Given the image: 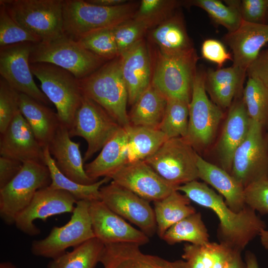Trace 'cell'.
<instances>
[{"label":"cell","mask_w":268,"mask_h":268,"mask_svg":"<svg viewBox=\"0 0 268 268\" xmlns=\"http://www.w3.org/2000/svg\"><path fill=\"white\" fill-rule=\"evenodd\" d=\"M205 71L197 69L189 104L188 131L185 138L195 148L205 147L212 141L223 116L221 108L207 96Z\"/></svg>","instance_id":"7c38bea8"},{"label":"cell","mask_w":268,"mask_h":268,"mask_svg":"<svg viewBox=\"0 0 268 268\" xmlns=\"http://www.w3.org/2000/svg\"><path fill=\"white\" fill-rule=\"evenodd\" d=\"M79 146V143L71 139L67 127L61 123L48 147L62 173L77 183L91 185L97 181L86 173Z\"/></svg>","instance_id":"603a6c76"},{"label":"cell","mask_w":268,"mask_h":268,"mask_svg":"<svg viewBox=\"0 0 268 268\" xmlns=\"http://www.w3.org/2000/svg\"><path fill=\"white\" fill-rule=\"evenodd\" d=\"M78 83L82 95L101 106L122 127L131 125L127 112L128 94L119 56L79 79Z\"/></svg>","instance_id":"3957f363"},{"label":"cell","mask_w":268,"mask_h":268,"mask_svg":"<svg viewBox=\"0 0 268 268\" xmlns=\"http://www.w3.org/2000/svg\"><path fill=\"white\" fill-rule=\"evenodd\" d=\"M100 197L111 210L137 226L148 237L156 232L154 211L149 201L113 181L101 187Z\"/></svg>","instance_id":"9a60e30c"},{"label":"cell","mask_w":268,"mask_h":268,"mask_svg":"<svg viewBox=\"0 0 268 268\" xmlns=\"http://www.w3.org/2000/svg\"><path fill=\"white\" fill-rule=\"evenodd\" d=\"M199 177L213 187L225 198L226 204L234 212L241 211L247 205L245 188L229 172L197 156Z\"/></svg>","instance_id":"d4e9b609"},{"label":"cell","mask_w":268,"mask_h":268,"mask_svg":"<svg viewBox=\"0 0 268 268\" xmlns=\"http://www.w3.org/2000/svg\"><path fill=\"white\" fill-rule=\"evenodd\" d=\"M241 252H236L228 264V268H247L241 256Z\"/></svg>","instance_id":"816d5d0a"},{"label":"cell","mask_w":268,"mask_h":268,"mask_svg":"<svg viewBox=\"0 0 268 268\" xmlns=\"http://www.w3.org/2000/svg\"><path fill=\"white\" fill-rule=\"evenodd\" d=\"M108 178L148 201L161 200L179 187L162 178L144 160L127 162Z\"/></svg>","instance_id":"2e32d148"},{"label":"cell","mask_w":268,"mask_h":268,"mask_svg":"<svg viewBox=\"0 0 268 268\" xmlns=\"http://www.w3.org/2000/svg\"><path fill=\"white\" fill-rule=\"evenodd\" d=\"M232 53V66L246 71L262 47L268 43V24H256L242 21L235 31L223 37Z\"/></svg>","instance_id":"7402d4cb"},{"label":"cell","mask_w":268,"mask_h":268,"mask_svg":"<svg viewBox=\"0 0 268 268\" xmlns=\"http://www.w3.org/2000/svg\"><path fill=\"white\" fill-rule=\"evenodd\" d=\"M199 57L195 49L165 54L159 52L151 83L166 99L190 103Z\"/></svg>","instance_id":"ba28073f"},{"label":"cell","mask_w":268,"mask_h":268,"mask_svg":"<svg viewBox=\"0 0 268 268\" xmlns=\"http://www.w3.org/2000/svg\"><path fill=\"white\" fill-rule=\"evenodd\" d=\"M139 5V2L128 1L104 7L87 0H63L64 33L77 40L92 32L113 28L132 18Z\"/></svg>","instance_id":"7a4b0ae2"},{"label":"cell","mask_w":268,"mask_h":268,"mask_svg":"<svg viewBox=\"0 0 268 268\" xmlns=\"http://www.w3.org/2000/svg\"><path fill=\"white\" fill-rule=\"evenodd\" d=\"M246 71L232 66L205 71V86L213 102L220 108L231 106L244 81Z\"/></svg>","instance_id":"83f0119b"},{"label":"cell","mask_w":268,"mask_h":268,"mask_svg":"<svg viewBox=\"0 0 268 268\" xmlns=\"http://www.w3.org/2000/svg\"><path fill=\"white\" fill-rule=\"evenodd\" d=\"M89 2L92 4L104 6L112 7L121 5L127 2L126 0H87Z\"/></svg>","instance_id":"f907efd6"},{"label":"cell","mask_w":268,"mask_h":268,"mask_svg":"<svg viewBox=\"0 0 268 268\" xmlns=\"http://www.w3.org/2000/svg\"><path fill=\"white\" fill-rule=\"evenodd\" d=\"M19 95L1 77L0 78V133H3L19 111Z\"/></svg>","instance_id":"f6af8a7d"},{"label":"cell","mask_w":268,"mask_h":268,"mask_svg":"<svg viewBox=\"0 0 268 268\" xmlns=\"http://www.w3.org/2000/svg\"><path fill=\"white\" fill-rule=\"evenodd\" d=\"M197 153L184 137L168 139L144 161L162 178L177 186L197 180Z\"/></svg>","instance_id":"30bf717a"},{"label":"cell","mask_w":268,"mask_h":268,"mask_svg":"<svg viewBox=\"0 0 268 268\" xmlns=\"http://www.w3.org/2000/svg\"><path fill=\"white\" fill-rule=\"evenodd\" d=\"M189 103L177 99H167V104L159 130L168 139L186 138L188 131Z\"/></svg>","instance_id":"f35d334b"},{"label":"cell","mask_w":268,"mask_h":268,"mask_svg":"<svg viewBox=\"0 0 268 268\" xmlns=\"http://www.w3.org/2000/svg\"><path fill=\"white\" fill-rule=\"evenodd\" d=\"M151 38L159 52L165 54L186 53L195 50L181 13L176 11L151 31Z\"/></svg>","instance_id":"f1b7e54d"},{"label":"cell","mask_w":268,"mask_h":268,"mask_svg":"<svg viewBox=\"0 0 268 268\" xmlns=\"http://www.w3.org/2000/svg\"><path fill=\"white\" fill-rule=\"evenodd\" d=\"M244 193L247 205L262 214H268V177L248 185ZM259 236L262 246L268 250V230H262Z\"/></svg>","instance_id":"7bdbcfd3"},{"label":"cell","mask_w":268,"mask_h":268,"mask_svg":"<svg viewBox=\"0 0 268 268\" xmlns=\"http://www.w3.org/2000/svg\"><path fill=\"white\" fill-rule=\"evenodd\" d=\"M89 211L95 237L104 245L132 243L141 246L149 242V237L127 222L102 201H90Z\"/></svg>","instance_id":"ac0fdd59"},{"label":"cell","mask_w":268,"mask_h":268,"mask_svg":"<svg viewBox=\"0 0 268 268\" xmlns=\"http://www.w3.org/2000/svg\"><path fill=\"white\" fill-rule=\"evenodd\" d=\"M51 179L46 164L23 163L19 172L0 189V216L7 225L14 224L19 214L30 204L36 192L50 186Z\"/></svg>","instance_id":"52a82bcc"},{"label":"cell","mask_w":268,"mask_h":268,"mask_svg":"<svg viewBox=\"0 0 268 268\" xmlns=\"http://www.w3.org/2000/svg\"><path fill=\"white\" fill-rule=\"evenodd\" d=\"M246 74L249 77L259 80L268 88V48L261 51L248 67Z\"/></svg>","instance_id":"c3c4849f"},{"label":"cell","mask_w":268,"mask_h":268,"mask_svg":"<svg viewBox=\"0 0 268 268\" xmlns=\"http://www.w3.org/2000/svg\"><path fill=\"white\" fill-rule=\"evenodd\" d=\"M267 24H268V13L267 17Z\"/></svg>","instance_id":"9f6ffc18"},{"label":"cell","mask_w":268,"mask_h":268,"mask_svg":"<svg viewBox=\"0 0 268 268\" xmlns=\"http://www.w3.org/2000/svg\"><path fill=\"white\" fill-rule=\"evenodd\" d=\"M265 139L268 149V131L266 134L265 135Z\"/></svg>","instance_id":"11a10c76"},{"label":"cell","mask_w":268,"mask_h":268,"mask_svg":"<svg viewBox=\"0 0 268 268\" xmlns=\"http://www.w3.org/2000/svg\"><path fill=\"white\" fill-rule=\"evenodd\" d=\"M11 18L41 41L63 34V0H0Z\"/></svg>","instance_id":"8992f818"},{"label":"cell","mask_w":268,"mask_h":268,"mask_svg":"<svg viewBox=\"0 0 268 268\" xmlns=\"http://www.w3.org/2000/svg\"><path fill=\"white\" fill-rule=\"evenodd\" d=\"M0 268H16V267L10 262H2L0 264Z\"/></svg>","instance_id":"db71d44e"},{"label":"cell","mask_w":268,"mask_h":268,"mask_svg":"<svg viewBox=\"0 0 268 268\" xmlns=\"http://www.w3.org/2000/svg\"><path fill=\"white\" fill-rule=\"evenodd\" d=\"M181 3L175 0H142L133 18L148 29L155 28L173 15Z\"/></svg>","instance_id":"ab89813d"},{"label":"cell","mask_w":268,"mask_h":268,"mask_svg":"<svg viewBox=\"0 0 268 268\" xmlns=\"http://www.w3.org/2000/svg\"><path fill=\"white\" fill-rule=\"evenodd\" d=\"M245 263L247 268H259L257 259L255 254L247 251L245 255Z\"/></svg>","instance_id":"f5cc1de1"},{"label":"cell","mask_w":268,"mask_h":268,"mask_svg":"<svg viewBox=\"0 0 268 268\" xmlns=\"http://www.w3.org/2000/svg\"><path fill=\"white\" fill-rule=\"evenodd\" d=\"M89 201H78L70 220L64 225L54 226L45 238L32 242L33 255L51 259H55L73 248L95 237L89 215Z\"/></svg>","instance_id":"9c48e42d"},{"label":"cell","mask_w":268,"mask_h":268,"mask_svg":"<svg viewBox=\"0 0 268 268\" xmlns=\"http://www.w3.org/2000/svg\"><path fill=\"white\" fill-rule=\"evenodd\" d=\"M23 163L7 157H0V189L8 184L21 170Z\"/></svg>","instance_id":"681fc988"},{"label":"cell","mask_w":268,"mask_h":268,"mask_svg":"<svg viewBox=\"0 0 268 268\" xmlns=\"http://www.w3.org/2000/svg\"><path fill=\"white\" fill-rule=\"evenodd\" d=\"M182 258L190 268H225L236 252L221 243L186 244Z\"/></svg>","instance_id":"4dcf8cb0"},{"label":"cell","mask_w":268,"mask_h":268,"mask_svg":"<svg viewBox=\"0 0 268 268\" xmlns=\"http://www.w3.org/2000/svg\"><path fill=\"white\" fill-rule=\"evenodd\" d=\"M125 129L128 134L127 162L144 160L168 139L159 129L131 125Z\"/></svg>","instance_id":"836d02e7"},{"label":"cell","mask_w":268,"mask_h":268,"mask_svg":"<svg viewBox=\"0 0 268 268\" xmlns=\"http://www.w3.org/2000/svg\"><path fill=\"white\" fill-rule=\"evenodd\" d=\"M224 1L226 4L218 0H191L185 3L202 9L215 23L224 27L228 32H232L243 21L238 8L239 0Z\"/></svg>","instance_id":"8d00e7d4"},{"label":"cell","mask_w":268,"mask_h":268,"mask_svg":"<svg viewBox=\"0 0 268 268\" xmlns=\"http://www.w3.org/2000/svg\"><path fill=\"white\" fill-rule=\"evenodd\" d=\"M44 153L45 164L50 173V187L69 193L77 201L100 200V189L104 184L111 180L109 178L104 177L91 185L77 183L67 178L60 171L50 153L48 146L44 149Z\"/></svg>","instance_id":"d6a6232c"},{"label":"cell","mask_w":268,"mask_h":268,"mask_svg":"<svg viewBox=\"0 0 268 268\" xmlns=\"http://www.w3.org/2000/svg\"><path fill=\"white\" fill-rule=\"evenodd\" d=\"M34 43H20L0 47V74L13 89L45 105L50 100L33 78L30 56Z\"/></svg>","instance_id":"5bb4252c"},{"label":"cell","mask_w":268,"mask_h":268,"mask_svg":"<svg viewBox=\"0 0 268 268\" xmlns=\"http://www.w3.org/2000/svg\"><path fill=\"white\" fill-rule=\"evenodd\" d=\"M30 63L54 65L72 73L78 80L90 74L106 62L65 33L33 44Z\"/></svg>","instance_id":"277c9868"},{"label":"cell","mask_w":268,"mask_h":268,"mask_svg":"<svg viewBox=\"0 0 268 268\" xmlns=\"http://www.w3.org/2000/svg\"><path fill=\"white\" fill-rule=\"evenodd\" d=\"M19 111L41 146L43 149L49 146L61 123L57 113L22 93L19 95Z\"/></svg>","instance_id":"484cf974"},{"label":"cell","mask_w":268,"mask_h":268,"mask_svg":"<svg viewBox=\"0 0 268 268\" xmlns=\"http://www.w3.org/2000/svg\"><path fill=\"white\" fill-rule=\"evenodd\" d=\"M238 8L243 21L267 24L268 0H239Z\"/></svg>","instance_id":"bcb514c9"},{"label":"cell","mask_w":268,"mask_h":268,"mask_svg":"<svg viewBox=\"0 0 268 268\" xmlns=\"http://www.w3.org/2000/svg\"><path fill=\"white\" fill-rule=\"evenodd\" d=\"M230 174L244 188L268 177V149L259 123L250 119L248 134L234 154Z\"/></svg>","instance_id":"4fadbf2b"},{"label":"cell","mask_w":268,"mask_h":268,"mask_svg":"<svg viewBox=\"0 0 268 268\" xmlns=\"http://www.w3.org/2000/svg\"><path fill=\"white\" fill-rule=\"evenodd\" d=\"M41 41L38 37L14 20L4 6L0 4V47L24 42L35 44Z\"/></svg>","instance_id":"b9f144b4"},{"label":"cell","mask_w":268,"mask_h":268,"mask_svg":"<svg viewBox=\"0 0 268 268\" xmlns=\"http://www.w3.org/2000/svg\"><path fill=\"white\" fill-rule=\"evenodd\" d=\"M76 201L69 193L49 186L36 192L30 204L17 217L14 224L26 235H37L40 230L34 224L35 220L46 222L52 216L72 213Z\"/></svg>","instance_id":"e0dca14e"},{"label":"cell","mask_w":268,"mask_h":268,"mask_svg":"<svg viewBox=\"0 0 268 268\" xmlns=\"http://www.w3.org/2000/svg\"><path fill=\"white\" fill-rule=\"evenodd\" d=\"M122 127L97 103L83 95L71 126L70 137L78 136L87 143L83 162L90 159Z\"/></svg>","instance_id":"8fae6325"},{"label":"cell","mask_w":268,"mask_h":268,"mask_svg":"<svg viewBox=\"0 0 268 268\" xmlns=\"http://www.w3.org/2000/svg\"><path fill=\"white\" fill-rule=\"evenodd\" d=\"M242 97L250 119L264 129L268 126V88L259 80L248 77Z\"/></svg>","instance_id":"74e56055"},{"label":"cell","mask_w":268,"mask_h":268,"mask_svg":"<svg viewBox=\"0 0 268 268\" xmlns=\"http://www.w3.org/2000/svg\"><path fill=\"white\" fill-rule=\"evenodd\" d=\"M250 124L243 97L236 99L230 106L217 146L221 167L229 173L235 151L245 138Z\"/></svg>","instance_id":"cb8c5ba5"},{"label":"cell","mask_w":268,"mask_h":268,"mask_svg":"<svg viewBox=\"0 0 268 268\" xmlns=\"http://www.w3.org/2000/svg\"><path fill=\"white\" fill-rule=\"evenodd\" d=\"M208 238L201 214L196 212L171 226L162 239L170 245L184 241L199 245L209 242Z\"/></svg>","instance_id":"d590c367"},{"label":"cell","mask_w":268,"mask_h":268,"mask_svg":"<svg viewBox=\"0 0 268 268\" xmlns=\"http://www.w3.org/2000/svg\"><path fill=\"white\" fill-rule=\"evenodd\" d=\"M202 57L205 60L216 64L221 68L228 60H232V56L226 50L219 41L208 39L203 41L201 48Z\"/></svg>","instance_id":"7dc6e473"},{"label":"cell","mask_w":268,"mask_h":268,"mask_svg":"<svg viewBox=\"0 0 268 268\" xmlns=\"http://www.w3.org/2000/svg\"><path fill=\"white\" fill-rule=\"evenodd\" d=\"M148 29L134 18L126 20L113 28L119 56L142 39Z\"/></svg>","instance_id":"ee69618b"},{"label":"cell","mask_w":268,"mask_h":268,"mask_svg":"<svg viewBox=\"0 0 268 268\" xmlns=\"http://www.w3.org/2000/svg\"><path fill=\"white\" fill-rule=\"evenodd\" d=\"M30 66L33 75L41 83V90L55 106L60 122L69 129L83 97L78 80L53 64L37 63Z\"/></svg>","instance_id":"5b68a950"},{"label":"cell","mask_w":268,"mask_h":268,"mask_svg":"<svg viewBox=\"0 0 268 268\" xmlns=\"http://www.w3.org/2000/svg\"><path fill=\"white\" fill-rule=\"evenodd\" d=\"M104 244L96 237L93 238L51 259L48 268H95L99 263Z\"/></svg>","instance_id":"e575fe53"},{"label":"cell","mask_w":268,"mask_h":268,"mask_svg":"<svg viewBox=\"0 0 268 268\" xmlns=\"http://www.w3.org/2000/svg\"><path fill=\"white\" fill-rule=\"evenodd\" d=\"M132 243L104 245L99 263L103 268H190L185 261L171 262L145 254Z\"/></svg>","instance_id":"44dd1931"},{"label":"cell","mask_w":268,"mask_h":268,"mask_svg":"<svg viewBox=\"0 0 268 268\" xmlns=\"http://www.w3.org/2000/svg\"><path fill=\"white\" fill-rule=\"evenodd\" d=\"M177 191L183 192L191 201L212 210L219 220L217 235L220 243L233 250L242 252L261 232L266 229V222L256 211L247 205L238 212L226 204L205 183L193 181L179 186Z\"/></svg>","instance_id":"6da1fadb"},{"label":"cell","mask_w":268,"mask_h":268,"mask_svg":"<svg viewBox=\"0 0 268 268\" xmlns=\"http://www.w3.org/2000/svg\"><path fill=\"white\" fill-rule=\"evenodd\" d=\"M113 28L97 30L75 41L107 62L119 56Z\"/></svg>","instance_id":"60d3db41"},{"label":"cell","mask_w":268,"mask_h":268,"mask_svg":"<svg viewBox=\"0 0 268 268\" xmlns=\"http://www.w3.org/2000/svg\"><path fill=\"white\" fill-rule=\"evenodd\" d=\"M128 145V133L122 127L104 145L99 155L84 165L88 177L98 181L100 177H109L127 163Z\"/></svg>","instance_id":"4316f807"},{"label":"cell","mask_w":268,"mask_h":268,"mask_svg":"<svg viewBox=\"0 0 268 268\" xmlns=\"http://www.w3.org/2000/svg\"><path fill=\"white\" fill-rule=\"evenodd\" d=\"M166 104V98L151 83L133 105L129 114L131 125L158 129Z\"/></svg>","instance_id":"f546056e"},{"label":"cell","mask_w":268,"mask_h":268,"mask_svg":"<svg viewBox=\"0 0 268 268\" xmlns=\"http://www.w3.org/2000/svg\"><path fill=\"white\" fill-rule=\"evenodd\" d=\"M0 154L22 163L35 162L45 164L44 149L20 111L6 130L0 134Z\"/></svg>","instance_id":"d6986e66"},{"label":"cell","mask_w":268,"mask_h":268,"mask_svg":"<svg viewBox=\"0 0 268 268\" xmlns=\"http://www.w3.org/2000/svg\"><path fill=\"white\" fill-rule=\"evenodd\" d=\"M190 200L178 191H175L166 198L154 202V211L157 225V233L162 239L166 231L172 225L196 212L190 205Z\"/></svg>","instance_id":"1f68e13d"},{"label":"cell","mask_w":268,"mask_h":268,"mask_svg":"<svg viewBox=\"0 0 268 268\" xmlns=\"http://www.w3.org/2000/svg\"><path fill=\"white\" fill-rule=\"evenodd\" d=\"M119 58L128 103L133 105L151 83L150 57L145 41L140 40L122 53Z\"/></svg>","instance_id":"ffe728a7"}]
</instances>
